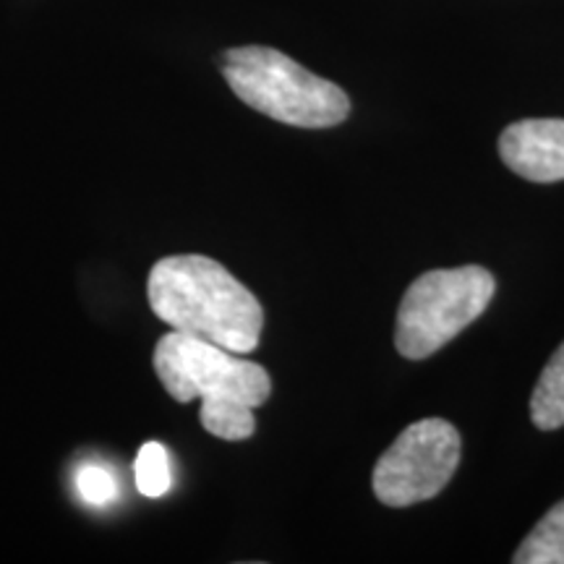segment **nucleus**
Here are the masks:
<instances>
[{"label":"nucleus","mask_w":564,"mask_h":564,"mask_svg":"<svg viewBox=\"0 0 564 564\" xmlns=\"http://www.w3.org/2000/svg\"><path fill=\"white\" fill-rule=\"evenodd\" d=\"M499 154L512 173L533 183L564 181V121L528 118L507 126L499 137Z\"/></svg>","instance_id":"nucleus-6"},{"label":"nucleus","mask_w":564,"mask_h":564,"mask_svg":"<svg viewBox=\"0 0 564 564\" xmlns=\"http://www.w3.org/2000/svg\"><path fill=\"white\" fill-rule=\"evenodd\" d=\"M531 419L544 432L564 426V343L546 364L531 398Z\"/></svg>","instance_id":"nucleus-7"},{"label":"nucleus","mask_w":564,"mask_h":564,"mask_svg":"<svg viewBox=\"0 0 564 564\" xmlns=\"http://www.w3.org/2000/svg\"><path fill=\"white\" fill-rule=\"evenodd\" d=\"M137 489L150 499H160L171 489V460L167 449L160 442L141 444L137 455Z\"/></svg>","instance_id":"nucleus-9"},{"label":"nucleus","mask_w":564,"mask_h":564,"mask_svg":"<svg viewBox=\"0 0 564 564\" xmlns=\"http://www.w3.org/2000/svg\"><path fill=\"white\" fill-rule=\"evenodd\" d=\"M460 465V434L449 421H415L373 465L371 486L387 507H411L440 494Z\"/></svg>","instance_id":"nucleus-5"},{"label":"nucleus","mask_w":564,"mask_h":564,"mask_svg":"<svg viewBox=\"0 0 564 564\" xmlns=\"http://www.w3.org/2000/svg\"><path fill=\"white\" fill-rule=\"evenodd\" d=\"M76 489H79V497L91 507L108 505L110 499H116L118 484L112 478L110 470L100 468V465H87V468L79 470L76 476Z\"/></svg>","instance_id":"nucleus-10"},{"label":"nucleus","mask_w":564,"mask_h":564,"mask_svg":"<svg viewBox=\"0 0 564 564\" xmlns=\"http://www.w3.org/2000/svg\"><path fill=\"white\" fill-rule=\"evenodd\" d=\"M514 564H564V499L535 523L512 556Z\"/></svg>","instance_id":"nucleus-8"},{"label":"nucleus","mask_w":564,"mask_h":564,"mask_svg":"<svg viewBox=\"0 0 564 564\" xmlns=\"http://www.w3.org/2000/svg\"><path fill=\"white\" fill-rule=\"evenodd\" d=\"M154 371L178 403L202 398V426L225 442L253 436V408L264 405L272 394V379L264 366L175 329L158 340Z\"/></svg>","instance_id":"nucleus-2"},{"label":"nucleus","mask_w":564,"mask_h":564,"mask_svg":"<svg viewBox=\"0 0 564 564\" xmlns=\"http://www.w3.org/2000/svg\"><path fill=\"white\" fill-rule=\"evenodd\" d=\"M150 306L175 333L199 337L225 350H257L264 327L262 303L220 262L199 253L165 257L147 282Z\"/></svg>","instance_id":"nucleus-1"},{"label":"nucleus","mask_w":564,"mask_h":564,"mask_svg":"<svg viewBox=\"0 0 564 564\" xmlns=\"http://www.w3.org/2000/svg\"><path fill=\"white\" fill-rule=\"evenodd\" d=\"M497 291L494 274L478 264L432 270L411 282L394 327L400 356L421 361L434 356L486 312Z\"/></svg>","instance_id":"nucleus-4"},{"label":"nucleus","mask_w":564,"mask_h":564,"mask_svg":"<svg viewBox=\"0 0 564 564\" xmlns=\"http://www.w3.org/2000/svg\"><path fill=\"white\" fill-rule=\"evenodd\" d=\"M223 76L238 100L299 129H333L350 112L348 95L274 47H232L223 55Z\"/></svg>","instance_id":"nucleus-3"}]
</instances>
